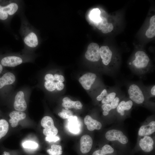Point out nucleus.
<instances>
[{
  "label": "nucleus",
  "mask_w": 155,
  "mask_h": 155,
  "mask_svg": "<svg viewBox=\"0 0 155 155\" xmlns=\"http://www.w3.org/2000/svg\"><path fill=\"white\" fill-rule=\"evenodd\" d=\"M62 106L66 109L74 108L76 110L81 109L83 105L79 101H73L68 97H65L62 100Z\"/></svg>",
  "instance_id": "17"
},
{
  "label": "nucleus",
  "mask_w": 155,
  "mask_h": 155,
  "mask_svg": "<svg viewBox=\"0 0 155 155\" xmlns=\"http://www.w3.org/2000/svg\"><path fill=\"white\" fill-rule=\"evenodd\" d=\"M113 28V26L112 24L107 22L101 30L103 33L106 34L111 32Z\"/></svg>",
  "instance_id": "29"
},
{
  "label": "nucleus",
  "mask_w": 155,
  "mask_h": 155,
  "mask_svg": "<svg viewBox=\"0 0 155 155\" xmlns=\"http://www.w3.org/2000/svg\"><path fill=\"white\" fill-rule=\"evenodd\" d=\"M84 120L87 129L90 131H93L95 129L99 130L102 127L101 123L100 122L93 119L89 115L86 116Z\"/></svg>",
  "instance_id": "16"
},
{
  "label": "nucleus",
  "mask_w": 155,
  "mask_h": 155,
  "mask_svg": "<svg viewBox=\"0 0 155 155\" xmlns=\"http://www.w3.org/2000/svg\"><path fill=\"white\" fill-rule=\"evenodd\" d=\"M139 144L140 147L144 151L149 152L153 149L154 141L151 137L146 135L140 139Z\"/></svg>",
  "instance_id": "14"
},
{
  "label": "nucleus",
  "mask_w": 155,
  "mask_h": 155,
  "mask_svg": "<svg viewBox=\"0 0 155 155\" xmlns=\"http://www.w3.org/2000/svg\"><path fill=\"white\" fill-rule=\"evenodd\" d=\"M97 76L95 73L87 72L80 78L79 81L85 90H88L91 88Z\"/></svg>",
  "instance_id": "11"
},
{
  "label": "nucleus",
  "mask_w": 155,
  "mask_h": 155,
  "mask_svg": "<svg viewBox=\"0 0 155 155\" xmlns=\"http://www.w3.org/2000/svg\"><path fill=\"white\" fill-rule=\"evenodd\" d=\"M59 140V138L56 136H46L45 138V140L49 142H55Z\"/></svg>",
  "instance_id": "35"
},
{
  "label": "nucleus",
  "mask_w": 155,
  "mask_h": 155,
  "mask_svg": "<svg viewBox=\"0 0 155 155\" xmlns=\"http://www.w3.org/2000/svg\"><path fill=\"white\" fill-rule=\"evenodd\" d=\"M116 95V93L115 92L108 93L107 96L102 100V103L103 104L110 103L115 98Z\"/></svg>",
  "instance_id": "27"
},
{
  "label": "nucleus",
  "mask_w": 155,
  "mask_h": 155,
  "mask_svg": "<svg viewBox=\"0 0 155 155\" xmlns=\"http://www.w3.org/2000/svg\"><path fill=\"white\" fill-rule=\"evenodd\" d=\"M107 22V20L106 18L101 17V21L95 24L94 25L98 29L101 30Z\"/></svg>",
  "instance_id": "31"
},
{
  "label": "nucleus",
  "mask_w": 155,
  "mask_h": 155,
  "mask_svg": "<svg viewBox=\"0 0 155 155\" xmlns=\"http://www.w3.org/2000/svg\"><path fill=\"white\" fill-rule=\"evenodd\" d=\"M9 128L8 122L5 119H0V140L4 137L7 133Z\"/></svg>",
  "instance_id": "24"
},
{
  "label": "nucleus",
  "mask_w": 155,
  "mask_h": 155,
  "mask_svg": "<svg viewBox=\"0 0 155 155\" xmlns=\"http://www.w3.org/2000/svg\"><path fill=\"white\" fill-rule=\"evenodd\" d=\"M20 33L25 48L30 51L35 50L39 43L38 35L36 30L24 17L21 19Z\"/></svg>",
  "instance_id": "1"
},
{
  "label": "nucleus",
  "mask_w": 155,
  "mask_h": 155,
  "mask_svg": "<svg viewBox=\"0 0 155 155\" xmlns=\"http://www.w3.org/2000/svg\"><path fill=\"white\" fill-rule=\"evenodd\" d=\"M19 2L16 1H10L4 6L0 5V20H4L9 17H13L20 10Z\"/></svg>",
  "instance_id": "4"
},
{
  "label": "nucleus",
  "mask_w": 155,
  "mask_h": 155,
  "mask_svg": "<svg viewBox=\"0 0 155 155\" xmlns=\"http://www.w3.org/2000/svg\"><path fill=\"white\" fill-rule=\"evenodd\" d=\"M58 115L63 119H67L69 116L65 112H60L58 113Z\"/></svg>",
  "instance_id": "37"
},
{
  "label": "nucleus",
  "mask_w": 155,
  "mask_h": 155,
  "mask_svg": "<svg viewBox=\"0 0 155 155\" xmlns=\"http://www.w3.org/2000/svg\"><path fill=\"white\" fill-rule=\"evenodd\" d=\"M135 59L132 64L133 67L138 72L144 73L149 69L150 59L147 54L144 51H138L135 54Z\"/></svg>",
  "instance_id": "3"
},
{
  "label": "nucleus",
  "mask_w": 155,
  "mask_h": 155,
  "mask_svg": "<svg viewBox=\"0 0 155 155\" xmlns=\"http://www.w3.org/2000/svg\"><path fill=\"white\" fill-rule=\"evenodd\" d=\"M22 146L25 148L32 149H35L38 148V144L34 142L28 141L23 142Z\"/></svg>",
  "instance_id": "28"
},
{
  "label": "nucleus",
  "mask_w": 155,
  "mask_h": 155,
  "mask_svg": "<svg viewBox=\"0 0 155 155\" xmlns=\"http://www.w3.org/2000/svg\"><path fill=\"white\" fill-rule=\"evenodd\" d=\"M53 74L54 80L55 81L61 82H63L64 81L65 78L63 75L59 74L56 73H53Z\"/></svg>",
  "instance_id": "33"
},
{
  "label": "nucleus",
  "mask_w": 155,
  "mask_h": 155,
  "mask_svg": "<svg viewBox=\"0 0 155 155\" xmlns=\"http://www.w3.org/2000/svg\"><path fill=\"white\" fill-rule=\"evenodd\" d=\"M150 26L146 32V36L148 38H152L155 36V16H152L150 19Z\"/></svg>",
  "instance_id": "21"
},
{
  "label": "nucleus",
  "mask_w": 155,
  "mask_h": 155,
  "mask_svg": "<svg viewBox=\"0 0 155 155\" xmlns=\"http://www.w3.org/2000/svg\"><path fill=\"white\" fill-rule=\"evenodd\" d=\"M62 149L60 145L53 144L51 148L47 150V152L50 155H61L62 153Z\"/></svg>",
  "instance_id": "25"
},
{
  "label": "nucleus",
  "mask_w": 155,
  "mask_h": 155,
  "mask_svg": "<svg viewBox=\"0 0 155 155\" xmlns=\"http://www.w3.org/2000/svg\"><path fill=\"white\" fill-rule=\"evenodd\" d=\"M55 84L56 90L61 91L64 89V85L63 82H56Z\"/></svg>",
  "instance_id": "36"
},
{
  "label": "nucleus",
  "mask_w": 155,
  "mask_h": 155,
  "mask_svg": "<svg viewBox=\"0 0 155 155\" xmlns=\"http://www.w3.org/2000/svg\"><path fill=\"white\" fill-rule=\"evenodd\" d=\"M98 45L95 43H90L88 46L85 56L86 59L91 62L99 61L100 57Z\"/></svg>",
  "instance_id": "9"
},
{
  "label": "nucleus",
  "mask_w": 155,
  "mask_h": 155,
  "mask_svg": "<svg viewBox=\"0 0 155 155\" xmlns=\"http://www.w3.org/2000/svg\"><path fill=\"white\" fill-rule=\"evenodd\" d=\"M4 67L0 63V76L4 72Z\"/></svg>",
  "instance_id": "39"
},
{
  "label": "nucleus",
  "mask_w": 155,
  "mask_h": 155,
  "mask_svg": "<svg viewBox=\"0 0 155 155\" xmlns=\"http://www.w3.org/2000/svg\"><path fill=\"white\" fill-rule=\"evenodd\" d=\"M119 98L118 97H116L110 103L112 110L114 109L117 108L119 103Z\"/></svg>",
  "instance_id": "32"
},
{
  "label": "nucleus",
  "mask_w": 155,
  "mask_h": 155,
  "mask_svg": "<svg viewBox=\"0 0 155 155\" xmlns=\"http://www.w3.org/2000/svg\"><path fill=\"white\" fill-rule=\"evenodd\" d=\"M30 54L24 52L22 54L12 53L3 57L0 63L4 67H15L33 61V58Z\"/></svg>",
  "instance_id": "2"
},
{
  "label": "nucleus",
  "mask_w": 155,
  "mask_h": 155,
  "mask_svg": "<svg viewBox=\"0 0 155 155\" xmlns=\"http://www.w3.org/2000/svg\"><path fill=\"white\" fill-rule=\"evenodd\" d=\"M15 94L13 104L14 109L21 112L25 111L27 108L26 97L28 95L30 94V91L27 88L22 89Z\"/></svg>",
  "instance_id": "5"
},
{
  "label": "nucleus",
  "mask_w": 155,
  "mask_h": 155,
  "mask_svg": "<svg viewBox=\"0 0 155 155\" xmlns=\"http://www.w3.org/2000/svg\"><path fill=\"white\" fill-rule=\"evenodd\" d=\"M93 144L91 137L89 135H84L81 137L80 140V150L83 154L88 153L90 150Z\"/></svg>",
  "instance_id": "13"
},
{
  "label": "nucleus",
  "mask_w": 155,
  "mask_h": 155,
  "mask_svg": "<svg viewBox=\"0 0 155 155\" xmlns=\"http://www.w3.org/2000/svg\"><path fill=\"white\" fill-rule=\"evenodd\" d=\"M101 107L103 111L102 114L105 116L108 115L110 111L112 110L110 103L103 104Z\"/></svg>",
  "instance_id": "30"
},
{
  "label": "nucleus",
  "mask_w": 155,
  "mask_h": 155,
  "mask_svg": "<svg viewBox=\"0 0 155 155\" xmlns=\"http://www.w3.org/2000/svg\"><path fill=\"white\" fill-rule=\"evenodd\" d=\"M108 93L106 89H104L102 91L100 94L98 95L96 97V99L98 101L102 100V99L105 97L108 94Z\"/></svg>",
  "instance_id": "34"
},
{
  "label": "nucleus",
  "mask_w": 155,
  "mask_h": 155,
  "mask_svg": "<svg viewBox=\"0 0 155 155\" xmlns=\"http://www.w3.org/2000/svg\"><path fill=\"white\" fill-rule=\"evenodd\" d=\"M69 121L68 127L69 131L74 133H78L80 130L78 117L75 115H71L67 118Z\"/></svg>",
  "instance_id": "19"
},
{
  "label": "nucleus",
  "mask_w": 155,
  "mask_h": 155,
  "mask_svg": "<svg viewBox=\"0 0 155 155\" xmlns=\"http://www.w3.org/2000/svg\"><path fill=\"white\" fill-rule=\"evenodd\" d=\"M155 131V121L150 122L148 124L141 126L138 131V134L140 136L151 135Z\"/></svg>",
  "instance_id": "18"
},
{
  "label": "nucleus",
  "mask_w": 155,
  "mask_h": 155,
  "mask_svg": "<svg viewBox=\"0 0 155 155\" xmlns=\"http://www.w3.org/2000/svg\"><path fill=\"white\" fill-rule=\"evenodd\" d=\"M128 92L130 98L135 103L139 104L142 103L144 101L145 98L143 93L137 85L135 84L130 85Z\"/></svg>",
  "instance_id": "8"
},
{
  "label": "nucleus",
  "mask_w": 155,
  "mask_h": 155,
  "mask_svg": "<svg viewBox=\"0 0 155 155\" xmlns=\"http://www.w3.org/2000/svg\"><path fill=\"white\" fill-rule=\"evenodd\" d=\"M114 152L113 148L109 145L106 144L100 149L94 152L92 155H105L107 154L112 153Z\"/></svg>",
  "instance_id": "22"
},
{
  "label": "nucleus",
  "mask_w": 155,
  "mask_h": 155,
  "mask_svg": "<svg viewBox=\"0 0 155 155\" xmlns=\"http://www.w3.org/2000/svg\"><path fill=\"white\" fill-rule=\"evenodd\" d=\"M2 155H10L9 153V152L4 151L3 152V154Z\"/></svg>",
  "instance_id": "40"
},
{
  "label": "nucleus",
  "mask_w": 155,
  "mask_h": 155,
  "mask_svg": "<svg viewBox=\"0 0 155 155\" xmlns=\"http://www.w3.org/2000/svg\"><path fill=\"white\" fill-rule=\"evenodd\" d=\"M100 14V11L98 8L94 9L90 11L89 15V18L94 24L101 21V17Z\"/></svg>",
  "instance_id": "23"
},
{
  "label": "nucleus",
  "mask_w": 155,
  "mask_h": 155,
  "mask_svg": "<svg viewBox=\"0 0 155 155\" xmlns=\"http://www.w3.org/2000/svg\"><path fill=\"white\" fill-rule=\"evenodd\" d=\"M151 94L153 96L155 95V86L154 85L152 88L150 90Z\"/></svg>",
  "instance_id": "38"
},
{
  "label": "nucleus",
  "mask_w": 155,
  "mask_h": 155,
  "mask_svg": "<svg viewBox=\"0 0 155 155\" xmlns=\"http://www.w3.org/2000/svg\"><path fill=\"white\" fill-rule=\"evenodd\" d=\"M133 102L131 100L127 101L123 100L119 102L117 107V111L121 115L123 116L125 111H129L132 108Z\"/></svg>",
  "instance_id": "20"
},
{
  "label": "nucleus",
  "mask_w": 155,
  "mask_h": 155,
  "mask_svg": "<svg viewBox=\"0 0 155 155\" xmlns=\"http://www.w3.org/2000/svg\"><path fill=\"white\" fill-rule=\"evenodd\" d=\"M99 52L103 65L110 67H113V53L109 47L106 46H102L99 48Z\"/></svg>",
  "instance_id": "12"
},
{
  "label": "nucleus",
  "mask_w": 155,
  "mask_h": 155,
  "mask_svg": "<svg viewBox=\"0 0 155 155\" xmlns=\"http://www.w3.org/2000/svg\"><path fill=\"white\" fill-rule=\"evenodd\" d=\"M57 81H44V86L45 89L47 91L50 92L55 91L56 90V82Z\"/></svg>",
  "instance_id": "26"
},
{
  "label": "nucleus",
  "mask_w": 155,
  "mask_h": 155,
  "mask_svg": "<svg viewBox=\"0 0 155 155\" xmlns=\"http://www.w3.org/2000/svg\"><path fill=\"white\" fill-rule=\"evenodd\" d=\"M41 124L44 128L43 132L45 135L56 136L57 134L58 130L54 126L53 121L50 117H44L41 120Z\"/></svg>",
  "instance_id": "7"
},
{
  "label": "nucleus",
  "mask_w": 155,
  "mask_h": 155,
  "mask_svg": "<svg viewBox=\"0 0 155 155\" xmlns=\"http://www.w3.org/2000/svg\"><path fill=\"white\" fill-rule=\"evenodd\" d=\"M10 119L9 120L11 126L15 127L18 125L19 121L25 119L26 115L23 112L17 111H14L11 112L9 114Z\"/></svg>",
  "instance_id": "15"
},
{
  "label": "nucleus",
  "mask_w": 155,
  "mask_h": 155,
  "mask_svg": "<svg viewBox=\"0 0 155 155\" xmlns=\"http://www.w3.org/2000/svg\"><path fill=\"white\" fill-rule=\"evenodd\" d=\"M16 81L15 75L12 72H4L0 76V92H8V90L13 88Z\"/></svg>",
  "instance_id": "6"
},
{
  "label": "nucleus",
  "mask_w": 155,
  "mask_h": 155,
  "mask_svg": "<svg viewBox=\"0 0 155 155\" xmlns=\"http://www.w3.org/2000/svg\"><path fill=\"white\" fill-rule=\"evenodd\" d=\"M105 137L109 141H117L123 144H125L128 142V139L120 130L112 129L107 131L105 134Z\"/></svg>",
  "instance_id": "10"
}]
</instances>
